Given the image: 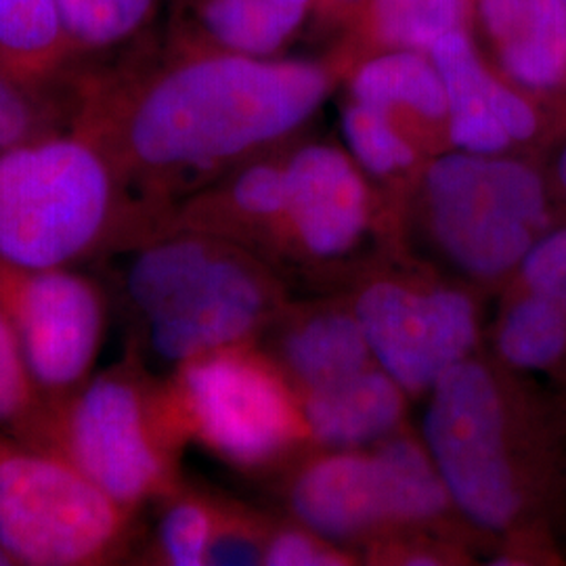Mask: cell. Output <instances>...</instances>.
I'll return each instance as SVG.
<instances>
[{
	"label": "cell",
	"instance_id": "obj_1",
	"mask_svg": "<svg viewBox=\"0 0 566 566\" xmlns=\"http://www.w3.org/2000/svg\"><path fill=\"white\" fill-rule=\"evenodd\" d=\"M338 78L327 57L202 51L142 88L109 135L120 163L147 179L206 172L298 130Z\"/></svg>",
	"mask_w": 566,
	"mask_h": 566
},
{
	"label": "cell",
	"instance_id": "obj_2",
	"mask_svg": "<svg viewBox=\"0 0 566 566\" xmlns=\"http://www.w3.org/2000/svg\"><path fill=\"white\" fill-rule=\"evenodd\" d=\"M99 143L60 137L0 151V261L30 269L103 259L142 235Z\"/></svg>",
	"mask_w": 566,
	"mask_h": 566
},
{
	"label": "cell",
	"instance_id": "obj_3",
	"mask_svg": "<svg viewBox=\"0 0 566 566\" xmlns=\"http://www.w3.org/2000/svg\"><path fill=\"white\" fill-rule=\"evenodd\" d=\"M114 271L137 346L166 364L238 346L261 324L269 292L263 275L233 250L203 235L147 238L128 243Z\"/></svg>",
	"mask_w": 566,
	"mask_h": 566
},
{
	"label": "cell",
	"instance_id": "obj_4",
	"mask_svg": "<svg viewBox=\"0 0 566 566\" xmlns=\"http://www.w3.org/2000/svg\"><path fill=\"white\" fill-rule=\"evenodd\" d=\"M182 434L168 388L154 385L137 353L46 405L25 446L60 455L135 512L175 483Z\"/></svg>",
	"mask_w": 566,
	"mask_h": 566
},
{
	"label": "cell",
	"instance_id": "obj_5",
	"mask_svg": "<svg viewBox=\"0 0 566 566\" xmlns=\"http://www.w3.org/2000/svg\"><path fill=\"white\" fill-rule=\"evenodd\" d=\"M133 514L60 455L0 437V546L13 565L118 563Z\"/></svg>",
	"mask_w": 566,
	"mask_h": 566
},
{
	"label": "cell",
	"instance_id": "obj_6",
	"mask_svg": "<svg viewBox=\"0 0 566 566\" xmlns=\"http://www.w3.org/2000/svg\"><path fill=\"white\" fill-rule=\"evenodd\" d=\"M430 227L447 256L476 277L523 263L549 221L546 182L531 164L453 149L424 170Z\"/></svg>",
	"mask_w": 566,
	"mask_h": 566
},
{
	"label": "cell",
	"instance_id": "obj_7",
	"mask_svg": "<svg viewBox=\"0 0 566 566\" xmlns=\"http://www.w3.org/2000/svg\"><path fill=\"white\" fill-rule=\"evenodd\" d=\"M424 437L449 497L474 525L504 531L516 521L523 493L507 451L506 407L486 367L465 359L432 386Z\"/></svg>",
	"mask_w": 566,
	"mask_h": 566
},
{
	"label": "cell",
	"instance_id": "obj_8",
	"mask_svg": "<svg viewBox=\"0 0 566 566\" xmlns=\"http://www.w3.org/2000/svg\"><path fill=\"white\" fill-rule=\"evenodd\" d=\"M107 311V287L74 266L30 269L0 261V313L46 405L65 399L95 374Z\"/></svg>",
	"mask_w": 566,
	"mask_h": 566
},
{
	"label": "cell",
	"instance_id": "obj_9",
	"mask_svg": "<svg viewBox=\"0 0 566 566\" xmlns=\"http://www.w3.org/2000/svg\"><path fill=\"white\" fill-rule=\"evenodd\" d=\"M166 388L182 432L231 464H264L294 434V409L282 382L238 346L185 361Z\"/></svg>",
	"mask_w": 566,
	"mask_h": 566
},
{
	"label": "cell",
	"instance_id": "obj_10",
	"mask_svg": "<svg viewBox=\"0 0 566 566\" xmlns=\"http://www.w3.org/2000/svg\"><path fill=\"white\" fill-rule=\"evenodd\" d=\"M355 317L371 355L405 390L437 385L476 340L472 301L455 290L418 292L399 283L367 287Z\"/></svg>",
	"mask_w": 566,
	"mask_h": 566
},
{
	"label": "cell",
	"instance_id": "obj_11",
	"mask_svg": "<svg viewBox=\"0 0 566 566\" xmlns=\"http://www.w3.org/2000/svg\"><path fill=\"white\" fill-rule=\"evenodd\" d=\"M428 55L446 86L447 139L453 149L502 156L542 133L533 95L507 81L474 32L447 34Z\"/></svg>",
	"mask_w": 566,
	"mask_h": 566
},
{
	"label": "cell",
	"instance_id": "obj_12",
	"mask_svg": "<svg viewBox=\"0 0 566 566\" xmlns=\"http://www.w3.org/2000/svg\"><path fill=\"white\" fill-rule=\"evenodd\" d=\"M287 221L317 256L348 252L364 233L369 191L353 156L325 143L304 145L285 160Z\"/></svg>",
	"mask_w": 566,
	"mask_h": 566
},
{
	"label": "cell",
	"instance_id": "obj_13",
	"mask_svg": "<svg viewBox=\"0 0 566 566\" xmlns=\"http://www.w3.org/2000/svg\"><path fill=\"white\" fill-rule=\"evenodd\" d=\"M453 32H474L472 0H365L327 60L344 76L357 61L386 51H424Z\"/></svg>",
	"mask_w": 566,
	"mask_h": 566
},
{
	"label": "cell",
	"instance_id": "obj_14",
	"mask_svg": "<svg viewBox=\"0 0 566 566\" xmlns=\"http://www.w3.org/2000/svg\"><path fill=\"white\" fill-rule=\"evenodd\" d=\"M294 507L327 537H353L390 518L385 474L376 455H336L306 470L294 486Z\"/></svg>",
	"mask_w": 566,
	"mask_h": 566
},
{
	"label": "cell",
	"instance_id": "obj_15",
	"mask_svg": "<svg viewBox=\"0 0 566 566\" xmlns=\"http://www.w3.org/2000/svg\"><path fill=\"white\" fill-rule=\"evenodd\" d=\"M344 78L353 102L385 109L413 139L416 133H441L447 137L446 86L424 51L369 55L350 65Z\"/></svg>",
	"mask_w": 566,
	"mask_h": 566
},
{
	"label": "cell",
	"instance_id": "obj_16",
	"mask_svg": "<svg viewBox=\"0 0 566 566\" xmlns=\"http://www.w3.org/2000/svg\"><path fill=\"white\" fill-rule=\"evenodd\" d=\"M206 51L280 57L313 21L315 0H185Z\"/></svg>",
	"mask_w": 566,
	"mask_h": 566
},
{
	"label": "cell",
	"instance_id": "obj_17",
	"mask_svg": "<svg viewBox=\"0 0 566 566\" xmlns=\"http://www.w3.org/2000/svg\"><path fill=\"white\" fill-rule=\"evenodd\" d=\"M401 386L385 369H369L313 388L304 416L313 434L327 446H364L385 437L403 409Z\"/></svg>",
	"mask_w": 566,
	"mask_h": 566
},
{
	"label": "cell",
	"instance_id": "obj_18",
	"mask_svg": "<svg viewBox=\"0 0 566 566\" xmlns=\"http://www.w3.org/2000/svg\"><path fill=\"white\" fill-rule=\"evenodd\" d=\"M497 70L526 93L566 88V0H528L514 30L491 51Z\"/></svg>",
	"mask_w": 566,
	"mask_h": 566
},
{
	"label": "cell",
	"instance_id": "obj_19",
	"mask_svg": "<svg viewBox=\"0 0 566 566\" xmlns=\"http://www.w3.org/2000/svg\"><path fill=\"white\" fill-rule=\"evenodd\" d=\"M371 357L357 317L324 315L294 329L283 343L290 371L313 388L332 385L367 367Z\"/></svg>",
	"mask_w": 566,
	"mask_h": 566
},
{
	"label": "cell",
	"instance_id": "obj_20",
	"mask_svg": "<svg viewBox=\"0 0 566 566\" xmlns=\"http://www.w3.org/2000/svg\"><path fill=\"white\" fill-rule=\"evenodd\" d=\"M497 348L507 364L542 371L566 355V306L525 292L507 308L500 325Z\"/></svg>",
	"mask_w": 566,
	"mask_h": 566
},
{
	"label": "cell",
	"instance_id": "obj_21",
	"mask_svg": "<svg viewBox=\"0 0 566 566\" xmlns=\"http://www.w3.org/2000/svg\"><path fill=\"white\" fill-rule=\"evenodd\" d=\"M374 455L385 474L390 518L428 521L443 512L449 493L422 447L399 439L380 447Z\"/></svg>",
	"mask_w": 566,
	"mask_h": 566
},
{
	"label": "cell",
	"instance_id": "obj_22",
	"mask_svg": "<svg viewBox=\"0 0 566 566\" xmlns=\"http://www.w3.org/2000/svg\"><path fill=\"white\" fill-rule=\"evenodd\" d=\"M344 142L353 160L374 177H397L409 172L420 154L418 142L385 109L361 102H348L343 112Z\"/></svg>",
	"mask_w": 566,
	"mask_h": 566
},
{
	"label": "cell",
	"instance_id": "obj_23",
	"mask_svg": "<svg viewBox=\"0 0 566 566\" xmlns=\"http://www.w3.org/2000/svg\"><path fill=\"white\" fill-rule=\"evenodd\" d=\"M44 407L20 340L0 313V432L28 443L41 424Z\"/></svg>",
	"mask_w": 566,
	"mask_h": 566
},
{
	"label": "cell",
	"instance_id": "obj_24",
	"mask_svg": "<svg viewBox=\"0 0 566 566\" xmlns=\"http://www.w3.org/2000/svg\"><path fill=\"white\" fill-rule=\"evenodd\" d=\"M217 528V516L198 497L170 502L160 516L156 546L166 565L202 566Z\"/></svg>",
	"mask_w": 566,
	"mask_h": 566
},
{
	"label": "cell",
	"instance_id": "obj_25",
	"mask_svg": "<svg viewBox=\"0 0 566 566\" xmlns=\"http://www.w3.org/2000/svg\"><path fill=\"white\" fill-rule=\"evenodd\" d=\"M154 0H57L61 28L86 44H109L135 32Z\"/></svg>",
	"mask_w": 566,
	"mask_h": 566
},
{
	"label": "cell",
	"instance_id": "obj_26",
	"mask_svg": "<svg viewBox=\"0 0 566 566\" xmlns=\"http://www.w3.org/2000/svg\"><path fill=\"white\" fill-rule=\"evenodd\" d=\"M285 200V164H250L224 189V210L250 223L282 219Z\"/></svg>",
	"mask_w": 566,
	"mask_h": 566
},
{
	"label": "cell",
	"instance_id": "obj_27",
	"mask_svg": "<svg viewBox=\"0 0 566 566\" xmlns=\"http://www.w3.org/2000/svg\"><path fill=\"white\" fill-rule=\"evenodd\" d=\"M57 0H0V49L34 57L60 36Z\"/></svg>",
	"mask_w": 566,
	"mask_h": 566
},
{
	"label": "cell",
	"instance_id": "obj_28",
	"mask_svg": "<svg viewBox=\"0 0 566 566\" xmlns=\"http://www.w3.org/2000/svg\"><path fill=\"white\" fill-rule=\"evenodd\" d=\"M518 271L526 292L566 306V227L539 235Z\"/></svg>",
	"mask_w": 566,
	"mask_h": 566
},
{
	"label": "cell",
	"instance_id": "obj_29",
	"mask_svg": "<svg viewBox=\"0 0 566 566\" xmlns=\"http://www.w3.org/2000/svg\"><path fill=\"white\" fill-rule=\"evenodd\" d=\"M39 126L32 102L13 84L0 78V151L30 142Z\"/></svg>",
	"mask_w": 566,
	"mask_h": 566
},
{
	"label": "cell",
	"instance_id": "obj_30",
	"mask_svg": "<svg viewBox=\"0 0 566 566\" xmlns=\"http://www.w3.org/2000/svg\"><path fill=\"white\" fill-rule=\"evenodd\" d=\"M264 549L259 539L242 525L217 521L206 565L248 566L263 563Z\"/></svg>",
	"mask_w": 566,
	"mask_h": 566
},
{
	"label": "cell",
	"instance_id": "obj_31",
	"mask_svg": "<svg viewBox=\"0 0 566 566\" xmlns=\"http://www.w3.org/2000/svg\"><path fill=\"white\" fill-rule=\"evenodd\" d=\"M263 563L271 566H319L336 565L338 560L336 556L315 546V542H311L303 533L285 531L266 544Z\"/></svg>",
	"mask_w": 566,
	"mask_h": 566
},
{
	"label": "cell",
	"instance_id": "obj_32",
	"mask_svg": "<svg viewBox=\"0 0 566 566\" xmlns=\"http://www.w3.org/2000/svg\"><path fill=\"white\" fill-rule=\"evenodd\" d=\"M365 0H315L313 11V30L332 36L334 41L350 25V21L357 18Z\"/></svg>",
	"mask_w": 566,
	"mask_h": 566
},
{
	"label": "cell",
	"instance_id": "obj_33",
	"mask_svg": "<svg viewBox=\"0 0 566 566\" xmlns=\"http://www.w3.org/2000/svg\"><path fill=\"white\" fill-rule=\"evenodd\" d=\"M556 177H558V182H560V187L566 193V145L560 149V156H558V163H556Z\"/></svg>",
	"mask_w": 566,
	"mask_h": 566
},
{
	"label": "cell",
	"instance_id": "obj_34",
	"mask_svg": "<svg viewBox=\"0 0 566 566\" xmlns=\"http://www.w3.org/2000/svg\"><path fill=\"white\" fill-rule=\"evenodd\" d=\"M13 563H11V558L7 556V552L2 549V546H0V566H11Z\"/></svg>",
	"mask_w": 566,
	"mask_h": 566
}]
</instances>
